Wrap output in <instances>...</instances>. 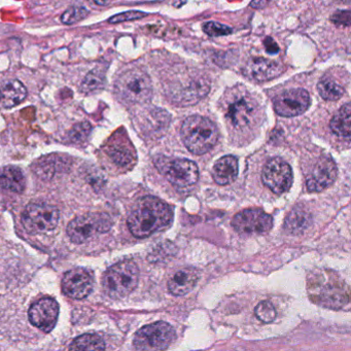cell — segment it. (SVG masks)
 I'll return each mask as SVG.
<instances>
[{
  "mask_svg": "<svg viewBox=\"0 0 351 351\" xmlns=\"http://www.w3.org/2000/svg\"><path fill=\"white\" fill-rule=\"evenodd\" d=\"M173 213L167 203L153 196L141 198L128 217V227L137 238H145L165 229L171 223Z\"/></svg>",
  "mask_w": 351,
  "mask_h": 351,
  "instance_id": "obj_1",
  "label": "cell"
},
{
  "mask_svg": "<svg viewBox=\"0 0 351 351\" xmlns=\"http://www.w3.org/2000/svg\"><path fill=\"white\" fill-rule=\"evenodd\" d=\"M310 300L322 307L339 310L348 305L349 287L332 271H317L308 278Z\"/></svg>",
  "mask_w": 351,
  "mask_h": 351,
  "instance_id": "obj_2",
  "label": "cell"
},
{
  "mask_svg": "<svg viewBox=\"0 0 351 351\" xmlns=\"http://www.w3.org/2000/svg\"><path fill=\"white\" fill-rule=\"evenodd\" d=\"M228 124L238 132L252 129L261 118V106L245 88H233L223 100Z\"/></svg>",
  "mask_w": 351,
  "mask_h": 351,
  "instance_id": "obj_3",
  "label": "cell"
},
{
  "mask_svg": "<svg viewBox=\"0 0 351 351\" xmlns=\"http://www.w3.org/2000/svg\"><path fill=\"white\" fill-rule=\"evenodd\" d=\"M180 135L186 149L196 155L206 154L219 141V130L215 123L197 114L184 120Z\"/></svg>",
  "mask_w": 351,
  "mask_h": 351,
  "instance_id": "obj_4",
  "label": "cell"
},
{
  "mask_svg": "<svg viewBox=\"0 0 351 351\" xmlns=\"http://www.w3.org/2000/svg\"><path fill=\"white\" fill-rule=\"evenodd\" d=\"M138 279L137 265L132 261H124L108 269L104 277V289L112 299H122L134 291Z\"/></svg>",
  "mask_w": 351,
  "mask_h": 351,
  "instance_id": "obj_5",
  "label": "cell"
},
{
  "mask_svg": "<svg viewBox=\"0 0 351 351\" xmlns=\"http://www.w3.org/2000/svg\"><path fill=\"white\" fill-rule=\"evenodd\" d=\"M116 92L131 104H143L151 99L153 85L147 73L141 69H129L116 82Z\"/></svg>",
  "mask_w": 351,
  "mask_h": 351,
  "instance_id": "obj_6",
  "label": "cell"
},
{
  "mask_svg": "<svg viewBox=\"0 0 351 351\" xmlns=\"http://www.w3.org/2000/svg\"><path fill=\"white\" fill-rule=\"evenodd\" d=\"M155 165L173 186L178 188H188L198 182V166L191 160L160 156L156 158Z\"/></svg>",
  "mask_w": 351,
  "mask_h": 351,
  "instance_id": "obj_7",
  "label": "cell"
},
{
  "mask_svg": "<svg viewBox=\"0 0 351 351\" xmlns=\"http://www.w3.org/2000/svg\"><path fill=\"white\" fill-rule=\"evenodd\" d=\"M60 219L58 209L47 203H32L22 213V223L28 233L40 234L52 231Z\"/></svg>",
  "mask_w": 351,
  "mask_h": 351,
  "instance_id": "obj_8",
  "label": "cell"
},
{
  "mask_svg": "<svg viewBox=\"0 0 351 351\" xmlns=\"http://www.w3.org/2000/svg\"><path fill=\"white\" fill-rule=\"evenodd\" d=\"M176 339V332L169 324L157 322L147 324L135 335L133 344L139 350H164Z\"/></svg>",
  "mask_w": 351,
  "mask_h": 351,
  "instance_id": "obj_9",
  "label": "cell"
},
{
  "mask_svg": "<svg viewBox=\"0 0 351 351\" xmlns=\"http://www.w3.org/2000/svg\"><path fill=\"white\" fill-rule=\"evenodd\" d=\"M112 227V221L104 213H89L75 217L67 227V235L71 241L81 244L96 234L106 233Z\"/></svg>",
  "mask_w": 351,
  "mask_h": 351,
  "instance_id": "obj_10",
  "label": "cell"
},
{
  "mask_svg": "<svg viewBox=\"0 0 351 351\" xmlns=\"http://www.w3.org/2000/svg\"><path fill=\"white\" fill-rule=\"evenodd\" d=\"M232 226L240 235H263L273 227V219L261 209H245L234 217Z\"/></svg>",
  "mask_w": 351,
  "mask_h": 351,
  "instance_id": "obj_11",
  "label": "cell"
},
{
  "mask_svg": "<svg viewBox=\"0 0 351 351\" xmlns=\"http://www.w3.org/2000/svg\"><path fill=\"white\" fill-rule=\"evenodd\" d=\"M262 180L265 186L274 194L281 195L291 189L293 184V171L285 160L273 158L264 166Z\"/></svg>",
  "mask_w": 351,
  "mask_h": 351,
  "instance_id": "obj_12",
  "label": "cell"
},
{
  "mask_svg": "<svg viewBox=\"0 0 351 351\" xmlns=\"http://www.w3.org/2000/svg\"><path fill=\"white\" fill-rule=\"evenodd\" d=\"M209 91V85L202 77H186V81L174 82L169 88V97L178 106H186L198 102Z\"/></svg>",
  "mask_w": 351,
  "mask_h": 351,
  "instance_id": "obj_13",
  "label": "cell"
},
{
  "mask_svg": "<svg viewBox=\"0 0 351 351\" xmlns=\"http://www.w3.org/2000/svg\"><path fill=\"white\" fill-rule=\"evenodd\" d=\"M309 106V94L301 88L287 90L278 94L273 100L275 112L285 118L300 116L308 110Z\"/></svg>",
  "mask_w": 351,
  "mask_h": 351,
  "instance_id": "obj_14",
  "label": "cell"
},
{
  "mask_svg": "<svg viewBox=\"0 0 351 351\" xmlns=\"http://www.w3.org/2000/svg\"><path fill=\"white\" fill-rule=\"evenodd\" d=\"M94 280L91 273L84 268L73 269L64 275L62 289L73 299L87 298L93 291Z\"/></svg>",
  "mask_w": 351,
  "mask_h": 351,
  "instance_id": "obj_15",
  "label": "cell"
},
{
  "mask_svg": "<svg viewBox=\"0 0 351 351\" xmlns=\"http://www.w3.org/2000/svg\"><path fill=\"white\" fill-rule=\"evenodd\" d=\"M59 315V306L54 299L45 298L32 306L29 319L34 326L49 332L56 326Z\"/></svg>",
  "mask_w": 351,
  "mask_h": 351,
  "instance_id": "obj_16",
  "label": "cell"
},
{
  "mask_svg": "<svg viewBox=\"0 0 351 351\" xmlns=\"http://www.w3.org/2000/svg\"><path fill=\"white\" fill-rule=\"evenodd\" d=\"M337 178V166L330 158H322L316 163L311 174L307 178L309 192H322L334 184Z\"/></svg>",
  "mask_w": 351,
  "mask_h": 351,
  "instance_id": "obj_17",
  "label": "cell"
},
{
  "mask_svg": "<svg viewBox=\"0 0 351 351\" xmlns=\"http://www.w3.org/2000/svg\"><path fill=\"white\" fill-rule=\"evenodd\" d=\"M283 66L280 63L266 58H250L246 62L243 73L246 77L256 82H267L281 75Z\"/></svg>",
  "mask_w": 351,
  "mask_h": 351,
  "instance_id": "obj_18",
  "label": "cell"
},
{
  "mask_svg": "<svg viewBox=\"0 0 351 351\" xmlns=\"http://www.w3.org/2000/svg\"><path fill=\"white\" fill-rule=\"evenodd\" d=\"M198 279L199 274L195 269H182L169 279L168 289L174 295H188L196 287Z\"/></svg>",
  "mask_w": 351,
  "mask_h": 351,
  "instance_id": "obj_19",
  "label": "cell"
},
{
  "mask_svg": "<svg viewBox=\"0 0 351 351\" xmlns=\"http://www.w3.org/2000/svg\"><path fill=\"white\" fill-rule=\"evenodd\" d=\"M27 96L25 86L17 80L0 85V108H12L22 104Z\"/></svg>",
  "mask_w": 351,
  "mask_h": 351,
  "instance_id": "obj_20",
  "label": "cell"
},
{
  "mask_svg": "<svg viewBox=\"0 0 351 351\" xmlns=\"http://www.w3.org/2000/svg\"><path fill=\"white\" fill-rule=\"evenodd\" d=\"M237 176L238 160L234 156H225L213 166V178L219 186L232 184Z\"/></svg>",
  "mask_w": 351,
  "mask_h": 351,
  "instance_id": "obj_21",
  "label": "cell"
},
{
  "mask_svg": "<svg viewBox=\"0 0 351 351\" xmlns=\"http://www.w3.org/2000/svg\"><path fill=\"white\" fill-rule=\"evenodd\" d=\"M332 133L342 138L349 139L351 135V106L346 104L332 117L330 123Z\"/></svg>",
  "mask_w": 351,
  "mask_h": 351,
  "instance_id": "obj_22",
  "label": "cell"
},
{
  "mask_svg": "<svg viewBox=\"0 0 351 351\" xmlns=\"http://www.w3.org/2000/svg\"><path fill=\"white\" fill-rule=\"evenodd\" d=\"M0 186L14 193H22L25 189V178L17 167H5L0 171Z\"/></svg>",
  "mask_w": 351,
  "mask_h": 351,
  "instance_id": "obj_23",
  "label": "cell"
},
{
  "mask_svg": "<svg viewBox=\"0 0 351 351\" xmlns=\"http://www.w3.org/2000/svg\"><path fill=\"white\" fill-rule=\"evenodd\" d=\"M311 223V215L302 207L293 209L285 219V228L289 234L299 235Z\"/></svg>",
  "mask_w": 351,
  "mask_h": 351,
  "instance_id": "obj_24",
  "label": "cell"
},
{
  "mask_svg": "<svg viewBox=\"0 0 351 351\" xmlns=\"http://www.w3.org/2000/svg\"><path fill=\"white\" fill-rule=\"evenodd\" d=\"M318 93L328 101H336L345 93V89L332 77H324L317 85Z\"/></svg>",
  "mask_w": 351,
  "mask_h": 351,
  "instance_id": "obj_25",
  "label": "cell"
},
{
  "mask_svg": "<svg viewBox=\"0 0 351 351\" xmlns=\"http://www.w3.org/2000/svg\"><path fill=\"white\" fill-rule=\"evenodd\" d=\"M69 349L73 350H102L106 349V343L97 335H83L73 341Z\"/></svg>",
  "mask_w": 351,
  "mask_h": 351,
  "instance_id": "obj_26",
  "label": "cell"
},
{
  "mask_svg": "<svg viewBox=\"0 0 351 351\" xmlns=\"http://www.w3.org/2000/svg\"><path fill=\"white\" fill-rule=\"evenodd\" d=\"M108 156L120 167H127L134 161L133 152L125 145H112L108 149Z\"/></svg>",
  "mask_w": 351,
  "mask_h": 351,
  "instance_id": "obj_27",
  "label": "cell"
},
{
  "mask_svg": "<svg viewBox=\"0 0 351 351\" xmlns=\"http://www.w3.org/2000/svg\"><path fill=\"white\" fill-rule=\"evenodd\" d=\"M104 85V75L100 73L98 69L92 71L91 73H88L87 77L82 84V91L85 93H89V92L97 91V90L101 89Z\"/></svg>",
  "mask_w": 351,
  "mask_h": 351,
  "instance_id": "obj_28",
  "label": "cell"
},
{
  "mask_svg": "<svg viewBox=\"0 0 351 351\" xmlns=\"http://www.w3.org/2000/svg\"><path fill=\"white\" fill-rule=\"evenodd\" d=\"M88 15H89V11L85 7L73 5L63 14L61 21L66 25H71V24L77 23V22L85 19Z\"/></svg>",
  "mask_w": 351,
  "mask_h": 351,
  "instance_id": "obj_29",
  "label": "cell"
},
{
  "mask_svg": "<svg viewBox=\"0 0 351 351\" xmlns=\"http://www.w3.org/2000/svg\"><path fill=\"white\" fill-rule=\"evenodd\" d=\"M256 315L261 322L265 324L274 322L276 318V310L274 306L269 301H263L256 307Z\"/></svg>",
  "mask_w": 351,
  "mask_h": 351,
  "instance_id": "obj_30",
  "label": "cell"
},
{
  "mask_svg": "<svg viewBox=\"0 0 351 351\" xmlns=\"http://www.w3.org/2000/svg\"><path fill=\"white\" fill-rule=\"evenodd\" d=\"M203 32L209 36L215 38V36H229L233 32V29L229 26L217 23V22H207L203 25Z\"/></svg>",
  "mask_w": 351,
  "mask_h": 351,
  "instance_id": "obj_31",
  "label": "cell"
},
{
  "mask_svg": "<svg viewBox=\"0 0 351 351\" xmlns=\"http://www.w3.org/2000/svg\"><path fill=\"white\" fill-rule=\"evenodd\" d=\"M90 131H91V126L88 122L75 125L73 130L69 132V139L73 143H80V141H85L89 135Z\"/></svg>",
  "mask_w": 351,
  "mask_h": 351,
  "instance_id": "obj_32",
  "label": "cell"
},
{
  "mask_svg": "<svg viewBox=\"0 0 351 351\" xmlns=\"http://www.w3.org/2000/svg\"><path fill=\"white\" fill-rule=\"evenodd\" d=\"M145 16H147V14L143 13V12L129 11L125 12V13L119 14V15L112 16V17L108 20V22H110V24L123 23V22L143 19Z\"/></svg>",
  "mask_w": 351,
  "mask_h": 351,
  "instance_id": "obj_33",
  "label": "cell"
},
{
  "mask_svg": "<svg viewBox=\"0 0 351 351\" xmlns=\"http://www.w3.org/2000/svg\"><path fill=\"white\" fill-rule=\"evenodd\" d=\"M330 21L336 25L350 26V11H338L330 17Z\"/></svg>",
  "mask_w": 351,
  "mask_h": 351,
  "instance_id": "obj_34",
  "label": "cell"
},
{
  "mask_svg": "<svg viewBox=\"0 0 351 351\" xmlns=\"http://www.w3.org/2000/svg\"><path fill=\"white\" fill-rule=\"evenodd\" d=\"M264 45L269 54L275 55L279 52V47L277 46L276 43L274 42L273 38H267L266 40H265Z\"/></svg>",
  "mask_w": 351,
  "mask_h": 351,
  "instance_id": "obj_35",
  "label": "cell"
},
{
  "mask_svg": "<svg viewBox=\"0 0 351 351\" xmlns=\"http://www.w3.org/2000/svg\"><path fill=\"white\" fill-rule=\"evenodd\" d=\"M270 1L271 0H252V3H250V7L256 10L263 9V8L266 7Z\"/></svg>",
  "mask_w": 351,
  "mask_h": 351,
  "instance_id": "obj_36",
  "label": "cell"
},
{
  "mask_svg": "<svg viewBox=\"0 0 351 351\" xmlns=\"http://www.w3.org/2000/svg\"><path fill=\"white\" fill-rule=\"evenodd\" d=\"M112 0H93V3L95 5H100V7H106V5H110Z\"/></svg>",
  "mask_w": 351,
  "mask_h": 351,
  "instance_id": "obj_37",
  "label": "cell"
}]
</instances>
